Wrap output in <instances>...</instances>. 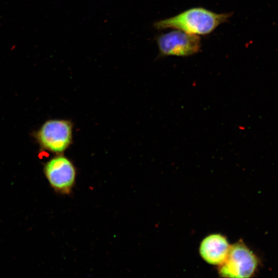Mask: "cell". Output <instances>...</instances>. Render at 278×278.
<instances>
[{"label":"cell","mask_w":278,"mask_h":278,"mask_svg":"<svg viewBox=\"0 0 278 278\" xmlns=\"http://www.w3.org/2000/svg\"><path fill=\"white\" fill-rule=\"evenodd\" d=\"M231 13H217L202 7L187 9L175 16L155 22L157 29H176L197 35L211 33L225 22Z\"/></svg>","instance_id":"obj_1"},{"label":"cell","mask_w":278,"mask_h":278,"mask_svg":"<svg viewBox=\"0 0 278 278\" xmlns=\"http://www.w3.org/2000/svg\"><path fill=\"white\" fill-rule=\"evenodd\" d=\"M260 265L258 257L240 240L230 245L225 259L219 265L218 272L224 277H251Z\"/></svg>","instance_id":"obj_2"},{"label":"cell","mask_w":278,"mask_h":278,"mask_svg":"<svg viewBox=\"0 0 278 278\" xmlns=\"http://www.w3.org/2000/svg\"><path fill=\"white\" fill-rule=\"evenodd\" d=\"M40 145L45 150L60 154L70 146L73 138V125L67 120L51 119L46 121L37 133Z\"/></svg>","instance_id":"obj_3"},{"label":"cell","mask_w":278,"mask_h":278,"mask_svg":"<svg viewBox=\"0 0 278 278\" xmlns=\"http://www.w3.org/2000/svg\"><path fill=\"white\" fill-rule=\"evenodd\" d=\"M156 41L161 56H189L197 53L201 48L198 35L178 29L158 36Z\"/></svg>","instance_id":"obj_4"},{"label":"cell","mask_w":278,"mask_h":278,"mask_svg":"<svg viewBox=\"0 0 278 278\" xmlns=\"http://www.w3.org/2000/svg\"><path fill=\"white\" fill-rule=\"evenodd\" d=\"M44 171L55 190L63 194L71 193L75 183L76 170L69 159L62 155L52 158L45 164Z\"/></svg>","instance_id":"obj_5"},{"label":"cell","mask_w":278,"mask_h":278,"mask_svg":"<svg viewBox=\"0 0 278 278\" xmlns=\"http://www.w3.org/2000/svg\"><path fill=\"white\" fill-rule=\"evenodd\" d=\"M230 247L224 236L212 234L205 237L201 242L200 253L207 263L220 265L225 259Z\"/></svg>","instance_id":"obj_6"}]
</instances>
